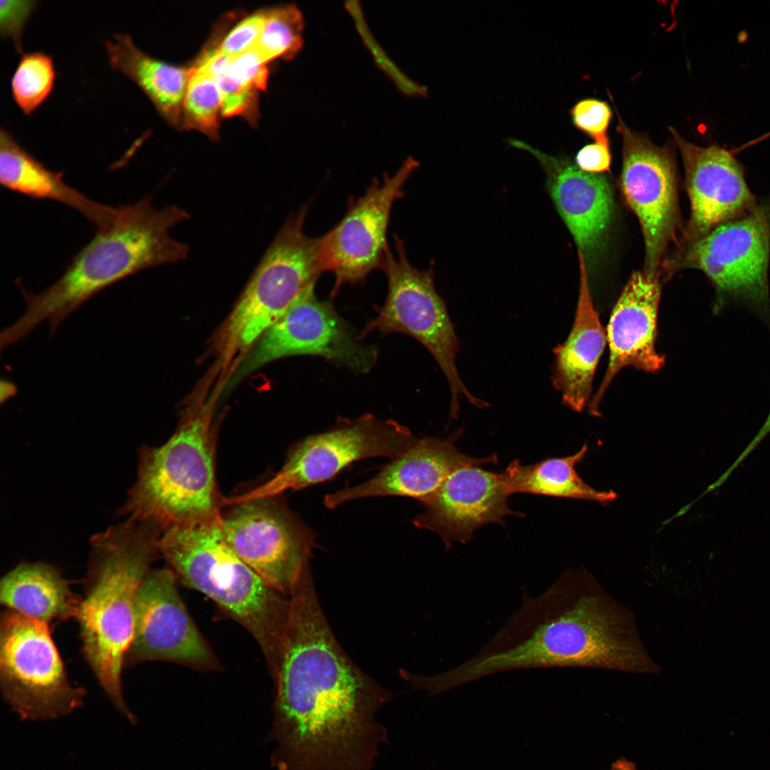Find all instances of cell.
<instances>
[{
  "instance_id": "cell-1",
  "label": "cell",
  "mask_w": 770,
  "mask_h": 770,
  "mask_svg": "<svg viewBox=\"0 0 770 770\" xmlns=\"http://www.w3.org/2000/svg\"><path fill=\"white\" fill-rule=\"evenodd\" d=\"M270 764L276 770H369L389 743L376 718L391 694L345 654L310 573L289 596L277 666Z\"/></svg>"
},
{
  "instance_id": "cell-2",
  "label": "cell",
  "mask_w": 770,
  "mask_h": 770,
  "mask_svg": "<svg viewBox=\"0 0 770 770\" xmlns=\"http://www.w3.org/2000/svg\"><path fill=\"white\" fill-rule=\"evenodd\" d=\"M585 667L654 672L632 617L579 570L522 605L474 656L448 671L456 687L510 670Z\"/></svg>"
},
{
  "instance_id": "cell-3",
  "label": "cell",
  "mask_w": 770,
  "mask_h": 770,
  "mask_svg": "<svg viewBox=\"0 0 770 770\" xmlns=\"http://www.w3.org/2000/svg\"><path fill=\"white\" fill-rule=\"evenodd\" d=\"M190 217L177 205L158 210L149 197L118 207L112 225L98 230L53 284L38 293L17 284L26 309L2 330V342L14 345L46 321L53 333L68 316L111 285L142 270L188 258V246L172 237L170 230Z\"/></svg>"
},
{
  "instance_id": "cell-4",
  "label": "cell",
  "mask_w": 770,
  "mask_h": 770,
  "mask_svg": "<svg viewBox=\"0 0 770 770\" xmlns=\"http://www.w3.org/2000/svg\"><path fill=\"white\" fill-rule=\"evenodd\" d=\"M163 530L128 518L91 539V554L76 620L84 657L115 709L136 719L123 695L121 674L134 628L138 588L160 553Z\"/></svg>"
},
{
  "instance_id": "cell-5",
  "label": "cell",
  "mask_w": 770,
  "mask_h": 770,
  "mask_svg": "<svg viewBox=\"0 0 770 770\" xmlns=\"http://www.w3.org/2000/svg\"><path fill=\"white\" fill-rule=\"evenodd\" d=\"M158 547L185 585L205 595L242 625L276 670L289 597L266 582L227 544L220 523L165 530Z\"/></svg>"
},
{
  "instance_id": "cell-6",
  "label": "cell",
  "mask_w": 770,
  "mask_h": 770,
  "mask_svg": "<svg viewBox=\"0 0 770 770\" xmlns=\"http://www.w3.org/2000/svg\"><path fill=\"white\" fill-rule=\"evenodd\" d=\"M212 404L188 415L164 444L141 447L137 478L121 515L152 522L163 531L222 521Z\"/></svg>"
},
{
  "instance_id": "cell-7",
  "label": "cell",
  "mask_w": 770,
  "mask_h": 770,
  "mask_svg": "<svg viewBox=\"0 0 770 770\" xmlns=\"http://www.w3.org/2000/svg\"><path fill=\"white\" fill-rule=\"evenodd\" d=\"M309 205L286 220L220 329L216 344L225 361L242 358L324 272L322 236L312 238L304 232Z\"/></svg>"
},
{
  "instance_id": "cell-8",
  "label": "cell",
  "mask_w": 770,
  "mask_h": 770,
  "mask_svg": "<svg viewBox=\"0 0 770 770\" xmlns=\"http://www.w3.org/2000/svg\"><path fill=\"white\" fill-rule=\"evenodd\" d=\"M394 241L396 255L388 247L381 267L388 282L386 301L381 307H376V317L366 324L359 338L374 331L384 334L399 332L422 344L448 382L451 418L458 416L460 396L476 407L488 406L486 401L471 394L458 374L456 356L459 342L444 301L435 289L432 264L423 271L414 267L408 260L403 241L396 235Z\"/></svg>"
},
{
  "instance_id": "cell-9",
  "label": "cell",
  "mask_w": 770,
  "mask_h": 770,
  "mask_svg": "<svg viewBox=\"0 0 770 770\" xmlns=\"http://www.w3.org/2000/svg\"><path fill=\"white\" fill-rule=\"evenodd\" d=\"M0 687L24 720L63 717L86 697L70 682L48 625L7 608L0 617Z\"/></svg>"
},
{
  "instance_id": "cell-10",
  "label": "cell",
  "mask_w": 770,
  "mask_h": 770,
  "mask_svg": "<svg viewBox=\"0 0 770 770\" xmlns=\"http://www.w3.org/2000/svg\"><path fill=\"white\" fill-rule=\"evenodd\" d=\"M770 197L745 215L686 243L677 266L702 271L715 292L714 312L732 303L769 314Z\"/></svg>"
},
{
  "instance_id": "cell-11",
  "label": "cell",
  "mask_w": 770,
  "mask_h": 770,
  "mask_svg": "<svg viewBox=\"0 0 770 770\" xmlns=\"http://www.w3.org/2000/svg\"><path fill=\"white\" fill-rule=\"evenodd\" d=\"M416 438L394 421L371 415L342 421L330 430L304 438L287 452L278 472L263 483L239 495L225 498L227 506L281 495L330 480L351 463L367 458H394Z\"/></svg>"
},
{
  "instance_id": "cell-12",
  "label": "cell",
  "mask_w": 770,
  "mask_h": 770,
  "mask_svg": "<svg viewBox=\"0 0 770 770\" xmlns=\"http://www.w3.org/2000/svg\"><path fill=\"white\" fill-rule=\"evenodd\" d=\"M279 496L242 501L222 515L224 537L235 554L270 586L289 597L307 573L314 532Z\"/></svg>"
},
{
  "instance_id": "cell-13",
  "label": "cell",
  "mask_w": 770,
  "mask_h": 770,
  "mask_svg": "<svg viewBox=\"0 0 770 770\" xmlns=\"http://www.w3.org/2000/svg\"><path fill=\"white\" fill-rule=\"evenodd\" d=\"M315 284H309L259 338L234 369L230 382L292 355L323 356L359 372L371 369L376 359V349L359 342L332 304L317 297Z\"/></svg>"
},
{
  "instance_id": "cell-14",
  "label": "cell",
  "mask_w": 770,
  "mask_h": 770,
  "mask_svg": "<svg viewBox=\"0 0 770 770\" xmlns=\"http://www.w3.org/2000/svg\"><path fill=\"white\" fill-rule=\"evenodd\" d=\"M622 138L620 188L637 217L645 241L644 272L659 275V267L679 222L674 160L667 146L655 145L631 130L617 113Z\"/></svg>"
},
{
  "instance_id": "cell-15",
  "label": "cell",
  "mask_w": 770,
  "mask_h": 770,
  "mask_svg": "<svg viewBox=\"0 0 770 770\" xmlns=\"http://www.w3.org/2000/svg\"><path fill=\"white\" fill-rule=\"evenodd\" d=\"M177 578L171 569L150 570L140 584L125 666L165 661L204 670L220 667L180 597Z\"/></svg>"
},
{
  "instance_id": "cell-16",
  "label": "cell",
  "mask_w": 770,
  "mask_h": 770,
  "mask_svg": "<svg viewBox=\"0 0 770 770\" xmlns=\"http://www.w3.org/2000/svg\"><path fill=\"white\" fill-rule=\"evenodd\" d=\"M418 165L409 158L394 175L374 179L362 196L349 200L343 218L322 236L324 270L335 275L333 296L342 285L363 282L381 267L392 207Z\"/></svg>"
},
{
  "instance_id": "cell-17",
  "label": "cell",
  "mask_w": 770,
  "mask_h": 770,
  "mask_svg": "<svg viewBox=\"0 0 770 770\" xmlns=\"http://www.w3.org/2000/svg\"><path fill=\"white\" fill-rule=\"evenodd\" d=\"M669 129L681 153L690 201L686 243L745 215L758 205L741 164L730 151L715 144L699 146L683 138L674 128Z\"/></svg>"
},
{
  "instance_id": "cell-18",
  "label": "cell",
  "mask_w": 770,
  "mask_h": 770,
  "mask_svg": "<svg viewBox=\"0 0 770 770\" xmlns=\"http://www.w3.org/2000/svg\"><path fill=\"white\" fill-rule=\"evenodd\" d=\"M468 463L452 471L436 493L423 503L413 520L419 528L436 533L446 548L454 542H468L473 533L489 523L505 525L507 515L523 517L508 504L510 496L502 473Z\"/></svg>"
},
{
  "instance_id": "cell-19",
  "label": "cell",
  "mask_w": 770,
  "mask_h": 770,
  "mask_svg": "<svg viewBox=\"0 0 770 770\" xmlns=\"http://www.w3.org/2000/svg\"><path fill=\"white\" fill-rule=\"evenodd\" d=\"M463 434L459 428L446 438H417L404 453L394 457L371 478L324 496L328 508L353 500L379 496H404L421 503L428 500L446 477L468 463H496V454L485 458L461 453L456 443Z\"/></svg>"
},
{
  "instance_id": "cell-20",
  "label": "cell",
  "mask_w": 770,
  "mask_h": 770,
  "mask_svg": "<svg viewBox=\"0 0 770 770\" xmlns=\"http://www.w3.org/2000/svg\"><path fill=\"white\" fill-rule=\"evenodd\" d=\"M660 295L659 276L641 271L633 272L624 287L607 327L609 361L601 384L588 404L591 415L600 416L603 396L622 369L632 366L655 373L663 367L664 357L655 347Z\"/></svg>"
},
{
  "instance_id": "cell-21",
  "label": "cell",
  "mask_w": 770,
  "mask_h": 770,
  "mask_svg": "<svg viewBox=\"0 0 770 770\" xmlns=\"http://www.w3.org/2000/svg\"><path fill=\"white\" fill-rule=\"evenodd\" d=\"M513 146L531 153L546 176L548 192L573 235L585 262H592L603 247L614 214L610 185L602 174L581 170L564 158L553 156L520 140Z\"/></svg>"
},
{
  "instance_id": "cell-22",
  "label": "cell",
  "mask_w": 770,
  "mask_h": 770,
  "mask_svg": "<svg viewBox=\"0 0 770 770\" xmlns=\"http://www.w3.org/2000/svg\"><path fill=\"white\" fill-rule=\"evenodd\" d=\"M578 258L580 290L575 319L565 341L553 350V383L565 405L580 412L591 400L595 372L607 338L592 302L587 265L580 252Z\"/></svg>"
},
{
  "instance_id": "cell-23",
  "label": "cell",
  "mask_w": 770,
  "mask_h": 770,
  "mask_svg": "<svg viewBox=\"0 0 770 770\" xmlns=\"http://www.w3.org/2000/svg\"><path fill=\"white\" fill-rule=\"evenodd\" d=\"M62 172L46 168L11 133L0 130V182L8 190L34 199L54 200L81 213L98 230L109 227L118 207L99 203L68 185Z\"/></svg>"
},
{
  "instance_id": "cell-24",
  "label": "cell",
  "mask_w": 770,
  "mask_h": 770,
  "mask_svg": "<svg viewBox=\"0 0 770 770\" xmlns=\"http://www.w3.org/2000/svg\"><path fill=\"white\" fill-rule=\"evenodd\" d=\"M55 566L22 562L0 581V602L6 608L48 626L76 617L81 597Z\"/></svg>"
},
{
  "instance_id": "cell-25",
  "label": "cell",
  "mask_w": 770,
  "mask_h": 770,
  "mask_svg": "<svg viewBox=\"0 0 770 770\" xmlns=\"http://www.w3.org/2000/svg\"><path fill=\"white\" fill-rule=\"evenodd\" d=\"M106 48L113 68L135 82L161 115L177 125L183 115L191 67H178L146 54L126 34H114L106 41Z\"/></svg>"
},
{
  "instance_id": "cell-26",
  "label": "cell",
  "mask_w": 770,
  "mask_h": 770,
  "mask_svg": "<svg viewBox=\"0 0 770 770\" xmlns=\"http://www.w3.org/2000/svg\"><path fill=\"white\" fill-rule=\"evenodd\" d=\"M588 448L584 445L575 453L548 458L523 465L514 460L501 472L510 495L530 493L545 496L582 499L607 505L615 500L613 491H598L578 476L575 466L585 458Z\"/></svg>"
},
{
  "instance_id": "cell-27",
  "label": "cell",
  "mask_w": 770,
  "mask_h": 770,
  "mask_svg": "<svg viewBox=\"0 0 770 770\" xmlns=\"http://www.w3.org/2000/svg\"><path fill=\"white\" fill-rule=\"evenodd\" d=\"M52 58L43 51L25 53L11 80L12 97L25 115H31L51 93L56 79Z\"/></svg>"
},
{
  "instance_id": "cell-28",
  "label": "cell",
  "mask_w": 770,
  "mask_h": 770,
  "mask_svg": "<svg viewBox=\"0 0 770 770\" xmlns=\"http://www.w3.org/2000/svg\"><path fill=\"white\" fill-rule=\"evenodd\" d=\"M191 70L183 103L182 119L185 126L217 140L219 115L222 109L220 89L217 82L210 76L194 66Z\"/></svg>"
},
{
  "instance_id": "cell-29",
  "label": "cell",
  "mask_w": 770,
  "mask_h": 770,
  "mask_svg": "<svg viewBox=\"0 0 770 770\" xmlns=\"http://www.w3.org/2000/svg\"><path fill=\"white\" fill-rule=\"evenodd\" d=\"M303 19L294 6L267 10V18L255 49L266 62L277 58L290 59L302 46Z\"/></svg>"
},
{
  "instance_id": "cell-30",
  "label": "cell",
  "mask_w": 770,
  "mask_h": 770,
  "mask_svg": "<svg viewBox=\"0 0 770 770\" xmlns=\"http://www.w3.org/2000/svg\"><path fill=\"white\" fill-rule=\"evenodd\" d=\"M570 115L575 125L596 143H609L607 130L612 112L605 102L592 98L582 100L572 108Z\"/></svg>"
},
{
  "instance_id": "cell-31",
  "label": "cell",
  "mask_w": 770,
  "mask_h": 770,
  "mask_svg": "<svg viewBox=\"0 0 770 770\" xmlns=\"http://www.w3.org/2000/svg\"><path fill=\"white\" fill-rule=\"evenodd\" d=\"M217 82L222 97V115H242L251 122L255 121L258 91L241 85L227 73Z\"/></svg>"
},
{
  "instance_id": "cell-32",
  "label": "cell",
  "mask_w": 770,
  "mask_h": 770,
  "mask_svg": "<svg viewBox=\"0 0 770 770\" xmlns=\"http://www.w3.org/2000/svg\"><path fill=\"white\" fill-rule=\"evenodd\" d=\"M267 14V10L254 13L238 23L217 46L224 55L235 58L256 44Z\"/></svg>"
},
{
  "instance_id": "cell-33",
  "label": "cell",
  "mask_w": 770,
  "mask_h": 770,
  "mask_svg": "<svg viewBox=\"0 0 770 770\" xmlns=\"http://www.w3.org/2000/svg\"><path fill=\"white\" fill-rule=\"evenodd\" d=\"M267 63L253 47L232 58L227 74L244 86L265 90L268 78Z\"/></svg>"
},
{
  "instance_id": "cell-34",
  "label": "cell",
  "mask_w": 770,
  "mask_h": 770,
  "mask_svg": "<svg viewBox=\"0 0 770 770\" xmlns=\"http://www.w3.org/2000/svg\"><path fill=\"white\" fill-rule=\"evenodd\" d=\"M37 1H0V31L11 38L16 49L22 51L21 40L25 26L37 6Z\"/></svg>"
},
{
  "instance_id": "cell-35",
  "label": "cell",
  "mask_w": 770,
  "mask_h": 770,
  "mask_svg": "<svg viewBox=\"0 0 770 770\" xmlns=\"http://www.w3.org/2000/svg\"><path fill=\"white\" fill-rule=\"evenodd\" d=\"M577 166L582 171L601 174L609 171L611 164L610 143H595L582 148L575 158Z\"/></svg>"
},
{
  "instance_id": "cell-36",
  "label": "cell",
  "mask_w": 770,
  "mask_h": 770,
  "mask_svg": "<svg viewBox=\"0 0 770 770\" xmlns=\"http://www.w3.org/2000/svg\"><path fill=\"white\" fill-rule=\"evenodd\" d=\"M770 431V411L767 416L764 425L759 431L758 433L749 444V446L744 449L742 453L738 457L734 463L725 472L727 476H729L732 471L744 459V458L752 451L754 448L761 441V440L769 433Z\"/></svg>"
},
{
  "instance_id": "cell-37",
  "label": "cell",
  "mask_w": 770,
  "mask_h": 770,
  "mask_svg": "<svg viewBox=\"0 0 770 770\" xmlns=\"http://www.w3.org/2000/svg\"><path fill=\"white\" fill-rule=\"evenodd\" d=\"M610 770H637L636 765L625 758H619L610 766Z\"/></svg>"
}]
</instances>
